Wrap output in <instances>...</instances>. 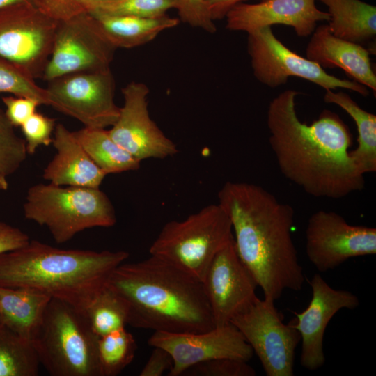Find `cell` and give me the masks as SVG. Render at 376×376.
<instances>
[{"instance_id":"1","label":"cell","mask_w":376,"mask_h":376,"mask_svg":"<svg viewBox=\"0 0 376 376\" xmlns=\"http://www.w3.org/2000/svg\"><path fill=\"white\" fill-rule=\"evenodd\" d=\"M285 90L269 103V143L283 175L315 198L340 199L362 190L364 175L350 155L352 136L340 116L324 109L312 123L301 121L295 100Z\"/></svg>"},{"instance_id":"2","label":"cell","mask_w":376,"mask_h":376,"mask_svg":"<svg viewBox=\"0 0 376 376\" xmlns=\"http://www.w3.org/2000/svg\"><path fill=\"white\" fill-rule=\"evenodd\" d=\"M218 204L228 217L237 253L264 298L275 301L285 290L299 291L303 268L292 240L294 210L263 187L226 182Z\"/></svg>"},{"instance_id":"3","label":"cell","mask_w":376,"mask_h":376,"mask_svg":"<svg viewBox=\"0 0 376 376\" xmlns=\"http://www.w3.org/2000/svg\"><path fill=\"white\" fill-rule=\"evenodd\" d=\"M106 286L125 302L132 327L171 333L215 327L202 281L159 257L121 263Z\"/></svg>"},{"instance_id":"4","label":"cell","mask_w":376,"mask_h":376,"mask_svg":"<svg viewBox=\"0 0 376 376\" xmlns=\"http://www.w3.org/2000/svg\"><path fill=\"white\" fill-rule=\"evenodd\" d=\"M128 257L125 251L63 249L30 240L0 253V285L34 290L84 312Z\"/></svg>"},{"instance_id":"5","label":"cell","mask_w":376,"mask_h":376,"mask_svg":"<svg viewBox=\"0 0 376 376\" xmlns=\"http://www.w3.org/2000/svg\"><path fill=\"white\" fill-rule=\"evenodd\" d=\"M23 212L26 219L46 226L58 244L86 229L116 223L114 207L99 188L36 184L28 189Z\"/></svg>"},{"instance_id":"6","label":"cell","mask_w":376,"mask_h":376,"mask_svg":"<svg viewBox=\"0 0 376 376\" xmlns=\"http://www.w3.org/2000/svg\"><path fill=\"white\" fill-rule=\"evenodd\" d=\"M97 340L82 312L51 299L33 343L50 375L100 376Z\"/></svg>"},{"instance_id":"7","label":"cell","mask_w":376,"mask_h":376,"mask_svg":"<svg viewBox=\"0 0 376 376\" xmlns=\"http://www.w3.org/2000/svg\"><path fill=\"white\" fill-rule=\"evenodd\" d=\"M233 238L228 217L218 203L210 204L183 220L167 222L149 253L202 281L215 255Z\"/></svg>"},{"instance_id":"8","label":"cell","mask_w":376,"mask_h":376,"mask_svg":"<svg viewBox=\"0 0 376 376\" xmlns=\"http://www.w3.org/2000/svg\"><path fill=\"white\" fill-rule=\"evenodd\" d=\"M247 34V52L253 75L269 88L279 87L289 77H297L325 91L344 88L364 97L369 95L368 88L363 85L329 75L318 63L290 50L275 36L271 26Z\"/></svg>"},{"instance_id":"9","label":"cell","mask_w":376,"mask_h":376,"mask_svg":"<svg viewBox=\"0 0 376 376\" xmlns=\"http://www.w3.org/2000/svg\"><path fill=\"white\" fill-rule=\"evenodd\" d=\"M115 79L111 69L68 74L48 81V106L74 118L85 127H111L120 107L114 101Z\"/></svg>"},{"instance_id":"10","label":"cell","mask_w":376,"mask_h":376,"mask_svg":"<svg viewBox=\"0 0 376 376\" xmlns=\"http://www.w3.org/2000/svg\"><path fill=\"white\" fill-rule=\"evenodd\" d=\"M274 301L258 297L230 320L258 356L267 376H292L300 334L283 322Z\"/></svg>"},{"instance_id":"11","label":"cell","mask_w":376,"mask_h":376,"mask_svg":"<svg viewBox=\"0 0 376 376\" xmlns=\"http://www.w3.org/2000/svg\"><path fill=\"white\" fill-rule=\"evenodd\" d=\"M58 24L33 3L0 9V56L42 79Z\"/></svg>"},{"instance_id":"12","label":"cell","mask_w":376,"mask_h":376,"mask_svg":"<svg viewBox=\"0 0 376 376\" xmlns=\"http://www.w3.org/2000/svg\"><path fill=\"white\" fill-rule=\"evenodd\" d=\"M116 49L91 13L58 22L42 79L109 69Z\"/></svg>"},{"instance_id":"13","label":"cell","mask_w":376,"mask_h":376,"mask_svg":"<svg viewBox=\"0 0 376 376\" xmlns=\"http://www.w3.org/2000/svg\"><path fill=\"white\" fill-rule=\"evenodd\" d=\"M306 253L321 272L333 269L351 258L376 253V228L354 226L333 211L318 210L308 219Z\"/></svg>"},{"instance_id":"14","label":"cell","mask_w":376,"mask_h":376,"mask_svg":"<svg viewBox=\"0 0 376 376\" xmlns=\"http://www.w3.org/2000/svg\"><path fill=\"white\" fill-rule=\"evenodd\" d=\"M148 343L166 350L173 361L169 376H180L190 367L219 358L249 361L253 352L240 331L232 324L201 333L154 331Z\"/></svg>"},{"instance_id":"15","label":"cell","mask_w":376,"mask_h":376,"mask_svg":"<svg viewBox=\"0 0 376 376\" xmlns=\"http://www.w3.org/2000/svg\"><path fill=\"white\" fill-rule=\"evenodd\" d=\"M150 90L142 82L131 81L122 88L123 105L109 130L111 137L139 162L164 159L178 153L175 143L150 118L148 109Z\"/></svg>"},{"instance_id":"16","label":"cell","mask_w":376,"mask_h":376,"mask_svg":"<svg viewBox=\"0 0 376 376\" xmlns=\"http://www.w3.org/2000/svg\"><path fill=\"white\" fill-rule=\"evenodd\" d=\"M202 283L215 327L230 324L258 298V285L240 260L233 238L215 255Z\"/></svg>"},{"instance_id":"17","label":"cell","mask_w":376,"mask_h":376,"mask_svg":"<svg viewBox=\"0 0 376 376\" xmlns=\"http://www.w3.org/2000/svg\"><path fill=\"white\" fill-rule=\"evenodd\" d=\"M312 297L307 308L294 312L290 322L300 334L301 350L300 364L315 370L325 362L323 340L325 329L331 319L340 309H354L359 305L357 295L345 290L331 287L319 274L309 282Z\"/></svg>"},{"instance_id":"18","label":"cell","mask_w":376,"mask_h":376,"mask_svg":"<svg viewBox=\"0 0 376 376\" xmlns=\"http://www.w3.org/2000/svg\"><path fill=\"white\" fill-rule=\"evenodd\" d=\"M316 0H265L256 3L242 2L226 15V27L247 33L275 24L292 27L299 37H308L320 22L329 20L326 11L318 8Z\"/></svg>"},{"instance_id":"19","label":"cell","mask_w":376,"mask_h":376,"mask_svg":"<svg viewBox=\"0 0 376 376\" xmlns=\"http://www.w3.org/2000/svg\"><path fill=\"white\" fill-rule=\"evenodd\" d=\"M370 52L361 44L331 33L327 24L317 26L306 46V58L322 68H339L354 81L376 92V75Z\"/></svg>"},{"instance_id":"20","label":"cell","mask_w":376,"mask_h":376,"mask_svg":"<svg viewBox=\"0 0 376 376\" xmlns=\"http://www.w3.org/2000/svg\"><path fill=\"white\" fill-rule=\"evenodd\" d=\"M56 150L43 171V178L59 186L99 188L107 174L61 123L56 125L52 143Z\"/></svg>"},{"instance_id":"21","label":"cell","mask_w":376,"mask_h":376,"mask_svg":"<svg viewBox=\"0 0 376 376\" xmlns=\"http://www.w3.org/2000/svg\"><path fill=\"white\" fill-rule=\"evenodd\" d=\"M51 299L34 290L0 285V318L2 324L21 338L33 343Z\"/></svg>"},{"instance_id":"22","label":"cell","mask_w":376,"mask_h":376,"mask_svg":"<svg viewBox=\"0 0 376 376\" xmlns=\"http://www.w3.org/2000/svg\"><path fill=\"white\" fill-rule=\"evenodd\" d=\"M102 31L116 48L131 49L150 42L162 31L178 26L180 19L165 15L157 17L111 15L91 13Z\"/></svg>"},{"instance_id":"23","label":"cell","mask_w":376,"mask_h":376,"mask_svg":"<svg viewBox=\"0 0 376 376\" xmlns=\"http://www.w3.org/2000/svg\"><path fill=\"white\" fill-rule=\"evenodd\" d=\"M329 15L327 24L333 35L361 44L376 36V7L361 0H316Z\"/></svg>"},{"instance_id":"24","label":"cell","mask_w":376,"mask_h":376,"mask_svg":"<svg viewBox=\"0 0 376 376\" xmlns=\"http://www.w3.org/2000/svg\"><path fill=\"white\" fill-rule=\"evenodd\" d=\"M324 101L340 107L353 119L357 126V147L350 155L363 175L376 171V116L363 109L346 93L325 91Z\"/></svg>"},{"instance_id":"25","label":"cell","mask_w":376,"mask_h":376,"mask_svg":"<svg viewBox=\"0 0 376 376\" xmlns=\"http://www.w3.org/2000/svg\"><path fill=\"white\" fill-rule=\"evenodd\" d=\"M73 134L95 164L107 175L139 168L140 162L102 128L84 127Z\"/></svg>"},{"instance_id":"26","label":"cell","mask_w":376,"mask_h":376,"mask_svg":"<svg viewBox=\"0 0 376 376\" xmlns=\"http://www.w3.org/2000/svg\"><path fill=\"white\" fill-rule=\"evenodd\" d=\"M40 364L32 342L0 326V376H36Z\"/></svg>"},{"instance_id":"27","label":"cell","mask_w":376,"mask_h":376,"mask_svg":"<svg viewBox=\"0 0 376 376\" xmlns=\"http://www.w3.org/2000/svg\"><path fill=\"white\" fill-rule=\"evenodd\" d=\"M82 313L98 337L128 324V309L125 302L106 285Z\"/></svg>"},{"instance_id":"28","label":"cell","mask_w":376,"mask_h":376,"mask_svg":"<svg viewBox=\"0 0 376 376\" xmlns=\"http://www.w3.org/2000/svg\"><path fill=\"white\" fill-rule=\"evenodd\" d=\"M137 349L133 335L125 327L98 337L100 376L120 374L134 359Z\"/></svg>"},{"instance_id":"29","label":"cell","mask_w":376,"mask_h":376,"mask_svg":"<svg viewBox=\"0 0 376 376\" xmlns=\"http://www.w3.org/2000/svg\"><path fill=\"white\" fill-rule=\"evenodd\" d=\"M21 68L0 56V93H9L37 100L48 106L45 88H42Z\"/></svg>"},{"instance_id":"30","label":"cell","mask_w":376,"mask_h":376,"mask_svg":"<svg viewBox=\"0 0 376 376\" xmlns=\"http://www.w3.org/2000/svg\"><path fill=\"white\" fill-rule=\"evenodd\" d=\"M27 154L25 140L17 135L0 107V173L6 177L15 173Z\"/></svg>"},{"instance_id":"31","label":"cell","mask_w":376,"mask_h":376,"mask_svg":"<svg viewBox=\"0 0 376 376\" xmlns=\"http://www.w3.org/2000/svg\"><path fill=\"white\" fill-rule=\"evenodd\" d=\"M176 8V0H111L93 11L111 15L157 17Z\"/></svg>"},{"instance_id":"32","label":"cell","mask_w":376,"mask_h":376,"mask_svg":"<svg viewBox=\"0 0 376 376\" xmlns=\"http://www.w3.org/2000/svg\"><path fill=\"white\" fill-rule=\"evenodd\" d=\"M33 4L45 15L57 22L70 19L91 13L111 0H33Z\"/></svg>"},{"instance_id":"33","label":"cell","mask_w":376,"mask_h":376,"mask_svg":"<svg viewBox=\"0 0 376 376\" xmlns=\"http://www.w3.org/2000/svg\"><path fill=\"white\" fill-rule=\"evenodd\" d=\"M244 360L219 358L196 364L182 375L187 376H255L256 370Z\"/></svg>"},{"instance_id":"34","label":"cell","mask_w":376,"mask_h":376,"mask_svg":"<svg viewBox=\"0 0 376 376\" xmlns=\"http://www.w3.org/2000/svg\"><path fill=\"white\" fill-rule=\"evenodd\" d=\"M56 125L54 118L36 111L20 126L28 154L33 155L39 146H48L52 143Z\"/></svg>"},{"instance_id":"35","label":"cell","mask_w":376,"mask_h":376,"mask_svg":"<svg viewBox=\"0 0 376 376\" xmlns=\"http://www.w3.org/2000/svg\"><path fill=\"white\" fill-rule=\"evenodd\" d=\"M179 19L208 33L217 31V27L208 13L205 0H176Z\"/></svg>"},{"instance_id":"36","label":"cell","mask_w":376,"mask_h":376,"mask_svg":"<svg viewBox=\"0 0 376 376\" xmlns=\"http://www.w3.org/2000/svg\"><path fill=\"white\" fill-rule=\"evenodd\" d=\"M2 102L6 116L14 127H20L40 105L34 99L15 95L3 97Z\"/></svg>"},{"instance_id":"37","label":"cell","mask_w":376,"mask_h":376,"mask_svg":"<svg viewBox=\"0 0 376 376\" xmlns=\"http://www.w3.org/2000/svg\"><path fill=\"white\" fill-rule=\"evenodd\" d=\"M154 349L145 366L141 369L140 376H161L172 368L173 365L171 354L161 347Z\"/></svg>"},{"instance_id":"38","label":"cell","mask_w":376,"mask_h":376,"mask_svg":"<svg viewBox=\"0 0 376 376\" xmlns=\"http://www.w3.org/2000/svg\"><path fill=\"white\" fill-rule=\"evenodd\" d=\"M29 241L26 233L0 220V253L21 248Z\"/></svg>"},{"instance_id":"39","label":"cell","mask_w":376,"mask_h":376,"mask_svg":"<svg viewBox=\"0 0 376 376\" xmlns=\"http://www.w3.org/2000/svg\"><path fill=\"white\" fill-rule=\"evenodd\" d=\"M246 1L247 0H205V2L212 19L215 21L225 18L227 13L234 6Z\"/></svg>"},{"instance_id":"40","label":"cell","mask_w":376,"mask_h":376,"mask_svg":"<svg viewBox=\"0 0 376 376\" xmlns=\"http://www.w3.org/2000/svg\"><path fill=\"white\" fill-rule=\"evenodd\" d=\"M20 3H33V0H0V9Z\"/></svg>"},{"instance_id":"41","label":"cell","mask_w":376,"mask_h":376,"mask_svg":"<svg viewBox=\"0 0 376 376\" xmlns=\"http://www.w3.org/2000/svg\"><path fill=\"white\" fill-rule=\"evenodd\" d=\"M8 188V183L6 176L0 173V191H5Z\"/></svg>"},{"instance_id":"42","label":"cell","mask_w":376,"mask_h":376,"mask_svg":"<svg viewBox=\"0 0 376 376\" xmlns=\"http://www.w3.org/2000/svg\"><path fill=\"white\" fill-rule=\"evenodd\" d=\"M3 325L2 323H1V318H0V326Z\"/></svg>"}]
</instances>
